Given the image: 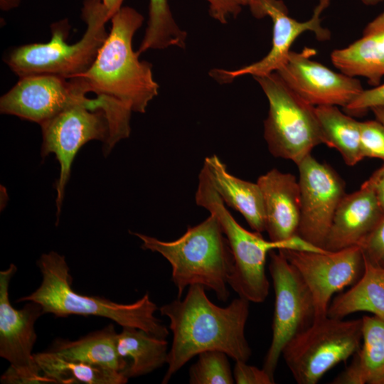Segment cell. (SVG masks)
<instances>
[{
    "mask_svg": "<svg viewBox=\"0 0 384 384\" xmlns=\"http://www.w3.org/2000/svg\"><path fill=\"white\" fill-rule=\"evenodd\" d=\"M110 20V32L92 65L75 78L86 93L94 92L102 102L110 125V138L104 146L107 153L129 136L132 112L144 113L159 90L151 65L139 60L132 48L143 16L134 8L122 6Z\"/></svg>",
    "mask_w": 384,
    "mask_h": 384,
    "instance_id": "6da1fadb",
    "label": "cell"
},
{
    "mask_svg": "<svg viewBox=\"0 0 384 384\" xmlns=\"http://www.w3.org/2000/svg\"><path fill=\"white\" fill-rule=\"evenodd\" d=\"M205 289L200 284L191 285L183 299L177 297L159 308L161 314L169 319L173 334L164 384L206 351H223L235 361L247 362L252 355L245 334L250 302L239 297L221 307L208 298Z\"/></svg>",
    "mask_w": 384,
    "mask_h": 384,
    "instance_id": "7a4b0ae2",
    "label": "cell"
},
{
    "mask_svg": "<svg viewBox=\"0 0 384 384\" xmlns=\"http://www.w3.org/2000/svg\"><path fill=\"white\" fill-rule=\"evenodd\" d=\"M37 265L42 275L40 286L17 302L39 304L43 314L55 317L70 315L96 316L112 320L123 326L134 327L159 336L169 335L167 327L154 315L158 307L145 294L131 304H121L105 297L76 292L72 287L73 278L64 255L55 251L41 255Z\"/></svg>",
    "mask_w": 384,
    "mask_h": 384,
    "instance_id": "3957f363",
    "label": "cell"
},
{
    "mask_svg": "<svg viewBox=\"0 0 384 384\" xmlns=\"http://www.w3.org/2000/svg\"><path fill=\"white\" fill-rule=\"evenodd\" d=\"M139 238L142 247L156 252L171 266V280L181 298L186 287L200 284L226 302L233 269V256L217 217L210 215L201 223L188 227L179 238L163 241L142 233L130 232Z\"/></svg>",
    "mask_w": 384,
    "mask_h": 384,
    "instance_id": "277c9868",
    "label": "cell"
},
{
    "mask_svg": "<svg viewBox=\"0 0 384 384\" xmlns=\"http://www.w3.org/2000/svg\"><path fill=\"white\" fill-rule=\"evenodd\" d=\"M196 204L207 209L218 219L233 256V269L229 286L239 297L250 302H263L269 294L270 282L266 275L267 254L274 249L322 252L299 235L284 241L267 240L261 233L250 232L242 227L225 208L216 191L208 171L203 166L198 178Z\"/></svg>",
    "mask_w": 384,
    "mask_h": 384,
    "instance_id": "5b68a950",
    "label": "cell"
},
{
    "mask_svg": "<svg viewBox=\"0 0 384 384\" xmlns=\"http://www.w3.org/2000/svg\"><path fill=\"white\" fill-rule=\"evenodd\" d=\"M82 18L87 28L79 41H66L70 26L64 19L52 25L50 41L13 49L5 60L7 65L19 78L50 75L70 80L82 75L108 36L105 23L110 18L102 0H83Z\"/></svg>",
    "mask_w": 384,
    "mask_h": 384,
    "instance_id": "8992f818",
    "label": "cell"
},
{
    "mask_svg": "<svg viewBox=\"0 0 384 384\" xmlns=\"http://www.w3.org/2000/svg\"><path fill=\"white\" fill-rule=\"evenodd\" d=\"M254 78L269 102L264 137L270 152L298 165L323 144L315 107L290 90L276 72Z\"/></svg>",
    "mask_w": 384,
    "mask_h": 384,
    "instance_id": "52a82bcc",
    "label": "cell"
},
{
    "mask_svg": "<svg viewBox=\"0 0 384 384\" xmlns=\"http://www.w3.org/2000/svg\"><path fill=\"white\" fill-rule=\"evenodd\" d=\"M362 343V319L326 316L292 338L282 356L299 384H316L341 362L347 361Z\"/></svg>",
    "mask_w": 384,
    "mask_h": 384,
    "instance_id": "ba28073f",
    "label": "cell"
},
{
    "mask_svg": "<svg viewBox=\"0 0 384 384\" xmlns=\"http://www.w3.org/2000/svg\"><path fill=\"white\" fill-rule=\"evenodd\" d=\"M102 102L90 99L87 102L70 106L41 125L44 159L53 153L60 165V175L55 186L57 221L61 212L65 190L68 182L73 161L79 149L91 140H100L103 146L110 138V125Z\"/></svg>",
    "mask_w": 384,
    "mask_h": 384,
    "instance_id": "9c48e42d",
    "label": "cell"
},
{
    "mask_svg": "<svg viewBox=\"0 0 384 384\" xmlns=\"http://www.w3.org/2000/svg\"><path fill=\"white\" fill-rule=\"evenodd\" d=\"M16 270V266L11 264L0 272V356L10 363L1 383H53L42 374L33 353L37 339L35 323L44 314L41 306L26 302L23 308L16 309L10 302L9 284Z\"/></svg>",
    "mask_w": 384,
    "mask_h": 384,
    "instance_id": "30bf717a",
    "label": "cell"
},
{
    "mask_svg": "<svg viewBox=\"0 0 384 384\" xmlns=\"http://www.w3.org/2000/svg\"><path fill=\"white\" fill-rule=\"evenodd\" d=\"M269 255L275 302L272 336L262 368L274 378L284 346L313 324L315 307L312 295L297 269L280 251L273 250Z\"/></svg>",
    "mask_w": 384,
    "mask_h": 384,
    "instance_id": "8fae6325",
    "label": "cell"
},
{
    "mask_svg": "<svg viewBox=\"0 0 384 384\" xmlns=\"http://www.w3.org/2000/svg\"><path fill=\"white\" fill-rule=\"evenodd\" d=\"M331 0H318L309 19L299 21L292 18L282 0H254L249 7L257 18L269 16L272 21V47L261 60L235 70H215L213 76L218 81L230 82L242 75L254 77L276 72L286 62L290 48L297 38L309 31L320 41H328L331 32L321 25V14L329 7Z\"/></svg>",
    "mask_w": 384,
    "mask_h": 384,
    "instance_id": "7c38bea8",
    "label": "cell"
},
{
    "mask_svg": "<svg viewBox=\"0 0 384 384\" xmlns=\"http://www.w3.org/2000/svg\"><path fill=\"white\" fill-rule=\"evenodd\" d=\"M297 269L314 300L315 320L327 316L333 295L361 277L363 257L359 246L322 252L278 250Z\"/></svg>",
    "mask_w": 384,
    "mask_h": 384,
    "instance_id": "4fadbf2b",
    "label": "cell"
},
{
    "mask_svg": "<svg viewBox=\"0 0 384 384\" xmlns=\"http://www.w3.org/2000/svg\"><path fill=\"white\" fill-rule=\"evenodd\" d=\"M297 166L301 194L297 235L324 249L336 210L346 194L345 182L332 167L319 162L311 154Z\"/></svg>",
    "mask_w": 384,
    "mask_h": 384,
    "instance_id": "5bb4252c",
    "label": "cell"
},
{
    "mask_svg": "<svg viewBox=\"0 0 384 384\" xmlns=\"http://www.w3.org/2000/svg\"><path fill=\"white\" fill-rule=\"evenodd\" d=\"M76 78L50 75L20 78L0 99L1 114H11L41 125L68 107L88 102Z\"/></svg>",
    "mask_w": 384,
    "mask_h": 384,
    "instance_id": "9a60e30c",
    "label": "cell"
},
{
    "mask_svg": "<svg viewBox=\"0 0 384 384\" xmlns=\"http://www.w3.org/2000/svg\"><path fill=\"white\" fill-rule=\"evenodd\" d=\"M313 48L290 51L284 65L276 73L299 97L314 106L335 105L346 107L363 90L356 78L335 72L311 60Z\"/></svg>",
    "mask_w": 384,
    "mask_h": 384,
    "instance_id": "2e32d148",
    "label": "cell"
},
{
    "mask_svg": "<svg viewBox=\"0 0 384 384\" xmlns=\"http://www.w3.org/2000/svg\"><path fill=\"white\" fill-rule=\"evenodd\" d=\"M384 218L375 194L373 173L360 188L341 200L328 233L324 249L336 251L360 246Z\"/></svg>",
    "mask_w": 384,
    "mask_h": 384,
    "instance_id": "e0dca14e",
    "label": "cell"
},
{
    "mask_svg": "<svg viewBox=\"0 0 384 384\" xmlns=\"http://www.w3.org/2000/svg\"><path fill=\"white\" fill-rule=\"evenodd\" d=\"M257 183L263 196L270 240L284 242L298 235L301 194L296 177L272 169L260 176Z\"/></svg>",
    "mask_w": 384,
    "mask_h": 384,
    "instance_id": "ac0fdd59",
    "label": "cell"
},
{
    "mask_svg": "<svg viewBox=\"0 0 384 384\" xmlns=\"http://www.w3.org/2000/svg\"><path fill=\"white\" fill-rule=\"evenodd\" d=\"M333 65L350 77H362L376 87L384 78V11L369 21L361 36L330 55Z\"/></svg>",
    "mask_w": 384,
    "mask_h": 384,
    "instance_id": "d6986e66",
    "label": "cell"
},
{
    "mask_svg": "<svg viewBox=\"0 0 384 384\" xmlns=\"http://www.w3.org/2000/svg\"><path fill=\"white\" fill-rule=\"evenodd\" d=\"M203 166L223 202L240 212L254 231H265L264 201L257 183L247 181L230 174L215 154L207 157Z\"/></svg>",
    "mask_w": 384,
    "mask_h": 384,
    "instance_id": "ffe728a7",
    "label": "cell"
},
{
    "mask_svg": "<svg viewBox=\"0 0 384 384\" xmlns=\"http://www.w3.org/2000/svg\"><path fill=\"white\" fill-rule=\"evenodd\" d=\"M362 343L353 361L334 384H384V319L362 318Z\"/></svg>",
    "mask_w": 384,
    "mask_h": 384,
    "instance_id": "44dd1931",
    "label": "cell"
},
{
    "mask_svg": "<svg viewBox=\"0 0 384 384\" xmlns=\"http://www.w3.org/2000/svg\"><path fill=\"white\" fill-rule=\"evenodd\" d=\"M117 334L111 324L76 341L55 339L49 351L68 360L100 366L124 375L127 363L117 352Z\"/></svg>",
    "mask_w": 384,
    "mask_h": 384,
    "instance_id": "7402d4cb",
    "label": "cell"
},
{
    "mask_svg": "<svg viewBox=\"0 0 384 384\" xmlns=\"http://www.w3.org/2000/svg\"><path fill=\"white\" fill-rule=\"evenodd\" d=\"M363 257L361 277L351 288L331 302L328 316L343 319L356 312L366 311L384 319V267Z\"/></svg>",
    "mask_w": 384,
    "mask_h": 384,
    "instance_id": "603a6c76",
    "label": "cell"
},
{
    "mask_svg": "<svg viewBox=\"0 0 384 384\" xmlns=\"http://www.w3.org/2000/svg\"><path fill=\"white\" fill-rule=\"evenodd\" d=\"M119 355L127 363L124 375L129 379L146 375L167 363L168 342L143 329L123 326L117 336Z\"/></svg>",
    "mask_w": 384,
    "mask_h": 384,
    "instance_id": "cb8c5ba5",
    "label": "cell"
},
{
    "mask_svg": "<svg viewBox=\"0 0 384 384\" xmlns=\"http://www.w3.org/2000/svg\"><path fill=\"white\" fill-rule=\"evenodd\" d=\"M42 374L58 384H124L122 373L100 366L64 358L49 350L34 353Z\"/></svg>",
    "mask_w": 384,
    "mask_h": 384,
    "instance_id": "d4e9b609",
    "label": "cell"
},
{
    "mask_svg": "<svg viewBox=\"0 0 384 384\" xmlns=\"http://www.w3.org/2000/svg\"><path fill=\"white\" fill-rule=\"evenodd\" d=\"M323 144L336 149L345 164L353 166L363 159L361 150L360 122L342 112L337 106L315 107Z\"/></svg>",
    "mask_w": 384,
    "mask_h": 384,
    "instance_id": "484cf974",
    "label": "cell"
},
{
    "mask_svg": "<svg viewBox=\"0 0 384 384\" xmlns=\"http://www.w3.org/2000/svg\"><path fill=\"white\" fill-rule=\"evenodd\" d=\"M187 34L176 23L168 0H149V21L144 38L137 53L164 49L176 46L184 48Z\"/></svg>",
    "mask_w": 384,
    "mask_h": 384,
    "instance_id": "4316f807",
    "label": "cell"
},
{
    "mask_svg": "<svg viewBox=\"0 0 384 384\" xmlns=\"http://www.w3.org/2000/svg\"><path fill=\"white\" fill-rule=\"evenodd\" d=\"M228 355L220 351L210 350L200 353L198 360L189 370L191 384H233Z\"/></svg>",
    "mask_w": 384,
    "mask_h": 384,
    "instance_id": "83f0119b",
    "label": "cell"
},
{
    "mask_svg": "<svg viewBox=\"0 0 384 384\" xmlns=\"http://www.w3.org/2000/svg\"><path fill=\"white\" fill-rule=\"evenodd\" d=\"M361 150L363 159L384 161V126L377 119L360 122Z\"/></svg>",
    "mask_w": 384,
    "mask_h": 384,
    "instance_id": "f1b7e54d",
    "label": "cell"
},
{
    "mask_svg": "<svg viewBox=\"0 0 384 384\" xmlns=\"http://www.w3.org/2000/svg\"><path fill=\"white\" fill-rule=\"evenodd\" d=\"M376 107H384V83L373 88L363 89L343 110L351 116H358Z\"/></svg>",
    "mask_w": 384,
    "mask_h": 384,
    "instance_id": "f546056e",
    "label": "cell"
},
{
    "mask_svg": "<svg viewBox=\"0 0 384 384\" xmlns=\"http://www.w3.org/2000/svg\"><path fill=\"white\" fill-rule=\"evenodd\" d=\"M359 247L365 257L384 267V218Z\"/></svg>",
    "mask_w": 384,
    "mask_h": 384,
    "instance_id": "4dcf8cb0",
    "label": "cell"
},
{
    "mask_svg": "<svg viewBox=\"0 0 384 384\" xmlns=\"http://www.w3.org/2000/svg\"><path fill=\"white\" fill-rule=\"evenodd\" d=\"M208 4L210 15L221 23L235 18L245 6L250 7L254 0H205Z\"/></svg>",
    "mask_w": 384,
    "mask_h": 384,
    "instance_id": "1f68e13d",
    "label": "cell"
},
{
    "mask_svg": "<svg viewBox=\"0 0 384 384\" xmlns=\"http://www.w3.org/2000/svg\"><path fill=\"white\" fill-rule=\"evenodd\" d=\"M233 377L237 384H273L274 379L263 368L250 366L245 361H235Z\"/></svg>",
    "mask_w": 384,
    "mask_h": 384,
    "instance_id": "d6a6232c",
    "label": "cell"
},
{
    "mask_svg": "<svg viewBox=\"0 0 384 384\" xmlns=\"http://www.w3.org/2000/svg\"><path fill=\"white\" fill-rule=\"evenodd\" d=\"M375 175V194L378 203L384 213V164L374 172Z\"/></svg>",
    "mask_w": 384,
    "mask_h": 384,
    "instance_id": "836d02e7",
    "label": "cell"
},
{
    "mask_svg": "<svg viewBox=\"0 0 384 384\" xmlns=\"http://www.w3.org/2000/svg\"><path fill=\"white\" fill-rule=\"evenodd\" d=\"M124 0H102L105 6L110 18L122 7V3Z\"/></svg>",
    "mask_w": 384,
    "mask_h": 384,
    "instance_id": "e575fe53",
    "label": "cell"
},
{
    "mask_svg": "<svg viewBox=\"0 0 384 384\" xmlns=\"http://www.w3.org/2000/svg\"><path fill=\"white\" fill-rule=\"evenodd\" d=\"M21 0H0V8L4 11L17 8Z\"/></svg>",
    "mask_w": 384,
    "mask_h": 384,
    "instance_id": "d590c367",
    "label": "cell"
},
{
    "mask_svg": "<svg viewBox=\"0 0 384 384\" xmlns=\"http://www.w3.org/2000/svg\"><path fill=\"white\" fill-rule=\"evenodd\" d=\"M375 119L379 121L384 126V107H376L370 110Z\"/></svg>",
    "mask_w": 384,
    "mask_h": 384,
    "instance_id": "8d00e7d4",
    "label": "cell"
},
{
    "mask_svg": "<svg viewBox=\"0 0 384 384\" xmlns=\"http://www.w3.org/2000/svg\"><path fill=\"white\" fill-rule=\"evenodd\" d=\"M361 3L366 6H375L384 3V0H361Z\"/></svg>",
    "mask_w": 384,
    "mask_h": 384,
    "instance_id": "74e56055",
    "label": "cell"
}]
</instances>
